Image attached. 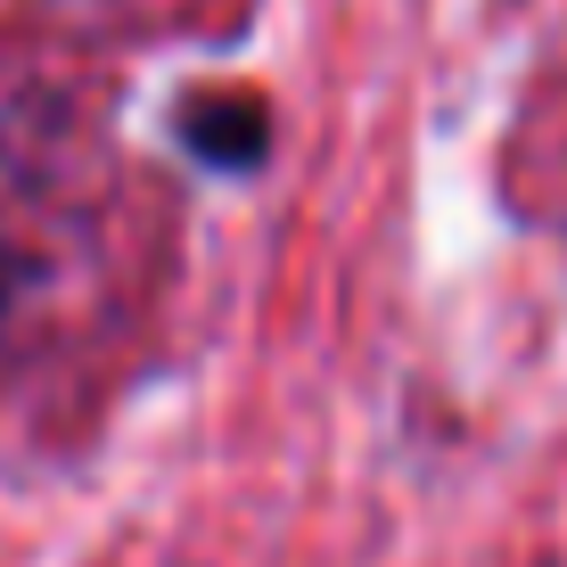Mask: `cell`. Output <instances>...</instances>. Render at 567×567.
I'll return each instance as SVG.
<instances>
[{
    "mask_svg": "<svg viewBox=\"0 0 567 567\" xmlns=\"http://www.w3.org/2000/svg\"><path fill=\"white\" fill-rule=\"evenodd\" d=\"M156 239V189L115 148L91 66L0 50V370L124 321Z\"/></svg>",
    "mask_w": 567,
    "mask_h": 567,
    "instance_id": "cell-1",
    "label": "cell"
},
{
    "mask_svg": "<svg viewBox=\"0 0 567 567\" xmlns=\"http://www.w3.org/2000/svg\"><path fill=\"white\" fill-rule=\"evenodd\" d=\"M239 0H0V50L25 58H100L124 42H173V33L230 25Z\"/></svg>",
    "mask_w": 567,
    "mask_h": 567,
    "instance_id": "cell-2",
    "label": "cell"
}]
</instances>
